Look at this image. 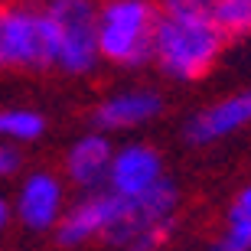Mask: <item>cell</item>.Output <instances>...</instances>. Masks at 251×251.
Returning <instances> with one entry per match:
<instances>
[{"mask_svg": "<svg viewBox=\"0 0 251 251\" xmlns=\"http://www.w3.org/2000/svg\"><path fill=\"white\" fill-rule=\"evenodd\" d=\"M225 46L222 29L212 20L196 13H170L163 10L153 29V59L170 78L193 82L215 65Z\"/></svg>", "mask_w": 251, "mask_h": 251, "instance_id": "cell-1", "label": "cell"}, {"mask_svg": "<svg viewBox=\"0 0 251 251\" xmlns=\"http://www.w3.org/2000/svg\"><path fill=\"white\" fill-rule=\"evenodd\" d=\"M176 205H179L176 186L167 176H160L150 189L118 202V219H114L104 242L121 245V248H157L173 235Z\"/></svg>", "mask_w": 251, "mask_h": 251, "instance_id": "cell-2", "label": "cell"}, {"mask_svg": "<svg viewBox=\"0 0 251 251\" xmlns=\"http://www.w3.org/2000/svg\"><path fill=\"white\" fill-rule=\"evenodd\" d=\"M157 7L150 0H108L98 7V52L114 65H144L153 59Z\"/></svg>", "mask_w": 251, "mask_h": 251, "instance_id": "cell-3", "label": "cell"}, {"mask_svg": "<svg viewBox=\"0 0 251 251\" xmlns=\"http://www.w3.org/2000/svg\"><path fill=\"white\" fill-rule=\"evenodd\" d=\"M52 43H56V65L72 75L92 72L98 52V7L95 0H49L46 7Z\"/></svg>", "mask_w": 251, "mask_h": 251, "instance_id": "cell-4", "label": "cell"}, {"mask_svg": "<svg viewBox=\"0 0 251 251\" xmlns=\"http://www.w3.org/2000/svg\"><path fill=\"white\" fill-rule=\"evenodd\" d=\"M56 65L52 26L43 7H0V69H46Z\"/></svg>", "mask_w": 251, "mask_h": 251, "instance_id": "cell-5", "label": "cell"}, {"mask_svg": "<svg viewBox=\"0 0 251 251\" xmlns=\"http://www.w3.org/2000/svg\"><path fill=\"white\" fill-rule=\"evenodd\" d=\"M118 196L108 193H92L82 202H75L69 212H62V219L56 222V238L59 245H88L95 238H108L114 219H118Z\"/></svg>", "mask_w": 251, "mask_h": 251, "instance_id": "cell-6", "label": "cell"}, {"mask_svg": "<svg viewBox=\"0 0 251 251\" xmlns=\"http://www.w3.org/2000/svg\"><path fill=\"white\" fill-rule=\"evenodd\" d=\"M163 176V160L153 147L147 144H127V147L111 153V167H108V179L104 186L114 196H137L144 189H150L157 179Z\"/></svg>", "mask_w": 251, "mask_h": 251, "instance_id": "cell-7", "label": "cell"}, {"mask_svg": "<svg viewBox=\"0 0 251 251\" xmlns=\"http://www.w3.org/2000/svg\"><path fill=\"white\" fill-rule=\"evenodd\" d=\"M65 212V193L52 173H33L23 179L17 196V219L29 232H49Z\"/></svg>", "mask_w": 251, "mask_h": 251, "instance_id": "cell-8", "label": "cell"}, {"mask_svg": "<svg viewBox=\"0 0 251 251\" xmlns=\"http://www.w3.org/2000/svg\"><path fill=\"white\" fill-rule=\"evenodd\" d=\"M245 124H251V88L199 111L186 124V137L193 144H212V140H222L228 134H235Z\"/></svg>", "mask_w": 251, "mask_h": 251, "instance_id": "cell-9", "label": "cell"}, {"mask_svg": "<svg viewBox=\"0 0 251 251\" xmlns=\"http://www.w3.org/2000/svg\"><path fill=\"white\" fill-rule=\"evenodd\" d=\"M111 144L104 134H85L69 147L65 153V176L82 189H98L108 179V167H111Z\"/></svg>", "mask_w": 251, "mask_h": 251, "instance_id": "cell-10", "label": "cell"}, {"mask_svg": "<svg viewBox=\"0 0 251 251\" xmlns=\"http://www.w3.org/2000/svg\"><path fill=\"white\" fill-rule=\"evenodd\" d=\"M160 108H163V101H160L157 92L134 88V92H118L108 101H101L92 121L101 130H124V127H137V124L157 118Z\"/></svg>", "mask_w": 251, "mask_h": 251, "instance_id": "cell-11", "label": "cell"}, {"mask_svg": "<svg viewBox=\"0 0 251 251\" xmlns=\"http://www.w3.org/2000/svg\"><path fill=\"white\" fill-rule=\"evenodd\" d=\"M43 130H46V118L29 108H3L0 111V140L26 144V140L43 137Z\"/></svg>", "mask_w": 251, "mask_h": 251, "instance_id": "cell-12", "label": "cell"}, {"mask_svg": "<svg viewBox=\"0 0 251 251\" xmlns=\"http://www.w3.org/2000/svg\"><path fill=\"white\" fill-rule=\"evenodd\" d=\"M212 23L222 29L225 39L251 33V0H215Z\"/></svg>", "mask_w": 251, "mask_h": 251, "instance_id": "cell-13", "label": "cell"}, {"mask_svg": "<svg viewBox=\"0 0 251 251\" xmlns=\"http://www.w3.org/2000/svg\"><path fill=\"white\" fill-rule=\"evenodd\" d=\"M219 248L225 251H251V215H225V232Z\"/></svg>", "mask_w": 251, "mask_h": 251, "instance_id": "cell-14", "label": "cell"}, {"mask_svg": "<svg viewBox=\"0 0 251 251\" xmlns=\"http://www.w3.org/2000/svg\"><path fill=\"white\" fill-rule=\"evenodd\" d=\"M212 7L215 0H163V10L170 13H196L205 20H212Z\"/></svg>", "mask_w": 251, "mask_h": 251, "instance_id": "cell-15", "label": "cell"}, {"mask_svg": "<svg viewBox=\"0 0 251 251\" xmlns=\"http://www.w3.org/2000/svg\"><path fill=\"white\" fill-rule=\"evenodd\" d=\"M17 170H20V153L10 140H3L0 144V176H13Z\"/></svg>", "mask_w": 251, "mask_h": 251, "instance_id": "cell-16", "label": "cell"}, {"mask_svg": "<svg viewBox=\"0 0 251 251\" xmlns=\"http://www.w3.org/2000/svg\"><path fill=\"white\" fill-rule=\"evenodd\" d=\"M228 212H235V215H251V186H245L242 193L235 196V202H232V209Z\"/></svg>", "mask_w": 251, "mask_h": 251, "instance_id": "cell-17", "label": "cell"}, {"mask_svg": "<svg viewBox=\"0 0 251 251\" xmlns=\"http://www.w3.org/2000/svg\"><path fill=\"white\" fill-rule=\"evenodd\" d=\"M7 222H10V202L3 199V196H0V232L7 228Z\"/></svg>", "mask_w": 251, "mask_h": 251, "instance_id": "cell-18", "label": "cell"}, {"mask_svg": "<svg viewBox=\"0 0 251 251\" xmlns=\"http://www.w3.org/2000/svg\"><path fill=\"white\" fill-rule=\"evenodd\" d=\"M0 7H3V0H0Z\"/></svg>", "mask_w": 251, "mask_h": 251, "instance_id": "cell-19", "label": "cell"}]
</instances>
